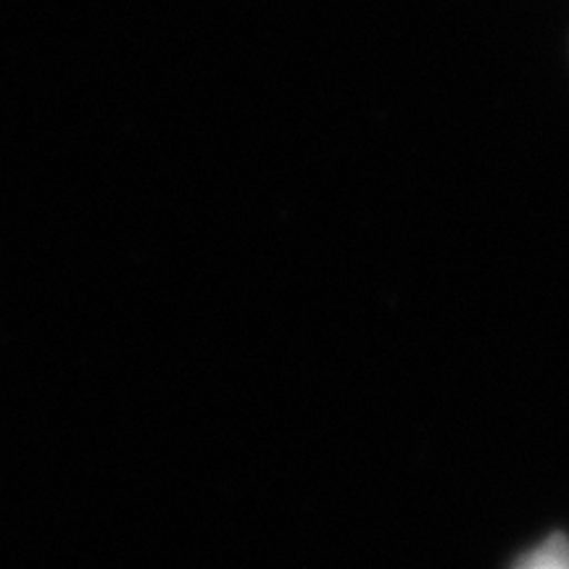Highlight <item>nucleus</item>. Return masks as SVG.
<instances>
[{
    "label": "nucleus",
    "mask_w": 569,
    "mask_h": 569,
    "mask_svg": "<svg viewBox=\"0 0 569 569\" xmlns=\"http://www.w3.org/2000/svg\"><path fill=\"white\" fill-rule=\"evenodd\" d=\"M519 569H569V540L551 536L536 551L517 561Z\"/></svg>",
    "instance_id": "nucleus-1"
}]
</instances>
